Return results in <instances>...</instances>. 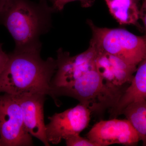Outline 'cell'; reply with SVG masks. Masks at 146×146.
<instances>
[{
	"instance_id": "1",
	"label": "cell",
	"mask_w": 146,
	"mask_h": 146,
	"mask_svg": "<svg viewBox=\"0 0 146 146\" xmlns=\"http://www.w3.org/2000/svg\"><path fill=\"white\" fill-rule=\"evenodd\" d=\"M41 51L14 50L0 75V93L13 96L41 94L51 97V82L57 68L56 59L46 60Z\"/></svg>"
},
{
	"instance_id": "2",
	"label": "cell",
	"mask_w": 146,
	"mask_h": 146,
	"mask_svg": "<svg viewBox=\"0 0 146 146\" xmlns=\"http://www.w3.org/2000/svg\"><path fill=\"white\" fill-rule=\"evenodd\" d=\"M55 12L48 3L7 0L0 11V24L13 37L15 50L41 51L40 36L52 27V17Z\"/></svg>"
},
{
	"instance_id": "3",
	"label": "cell",
	"mask_w": 146,
	"mask_h": 146,
	"mask_svg": "<svg viewBox=\"0 0 146 146\" xmlns=\"http://www.w3.org/2000/svg\"><path fill=\"white\" fill-rule=\"evenodd\" d=\"M87 23L92 33L90 44L96 49L136 66L146 58L145 36H137L124 29L100 27L90 20Z\"/></svg>"
},
{
	"instance_id": "4",
	"label": "cell",
	"mask_w": 146,
	"mask_h": 146,
	"mask_svg": "<svg viewBox=\"0 0 146 146\" xmlns=\"http://www.w3.org/2000/svg\"><path fill=\"white\" fill-rule=\"evenodd\" d=\"M96 50V68L101 77L105 90L113 105V108L130 85L137 66L128 64L108 53Z\"/></svg>"
},
{
	"instance_id": "5",
	"label": "cell",
	"mask_w": 146,
	"mask_h": 146,
	"mask_svg": "<svg viewBox=\"0 0 146 146\" xmlns=\"http://www.w3.org/2000/svg\"><path fill=\"white\" fill-rule=\"evenodd\" d=\"M32 145L17 98L7 94L0 95V146Z\"/></svg>"
},
{
	"instance_id": "6",
	"label": "cell",
	"mask_w": 146,
	"mask_h": 146,
	"mask_svg": "<svg viewBox=\"0 0 146 146\" xmlns=\"http://www.w3.org/2000/svg\"><path fill=\"white\" fill-rule=\"evenodd\" d=\"M92 112L89 108L80 103L75 107L48 118L46 125V136L50 144L57 145L73 134H80L88 125Z\"/></svg>"
},
{
	"instance_id": "7",
	"label": "cell",
	"mask_w": 146,
	"mask_h": 146,
	"mask_svg": "<svg viewBox=\"0 0 146 146\" xmlns=\"http://www.w3.org/2000/svg\"><path fill=\"white\" fill-rule=\"evenodd\" d=\"M87 138L96 146L115 144L133 146L140 141L138 133L127 119L101 120L87 134Z\"/></svg>"
},
{
	"instance_id": "8",
	"label": "cell",
	"mask_w": 146,
	"mask_h": 146,
	"mask_svg": "<svg viewBox=\"0 0 146 146\" xmlns=\"http://www.w3.org/2000/svg\"><path fill=\"white\" fill-rule=\"evenodd\" d=\"M46 96L35 94L15 96L21 106L24 123L29 133L39 139L45 146H49L44 121V106Z\"/></svg>"
},
{
	"instance_id": "9",
	"label": "cell",
	"mask_w": 146,
	"mask_h": 146,
	"mask_svg": "<svg viewBox=\"0 0 146 146\" xmlns=\"http://www.w3.org/2000/svg\"><path fill=\"white\" fill-rule=\"evenodd\" d=\"M130 85L117 104L109 110L111 119L121 115L123 110L129 104L146 100V57L138 64Z\"/></svg>"
},
{
	"instance_id": "10",
	"label": "cell",
	"mask_w": 146,
	"mask_h": 146,
	"mask_svg": "<svg viewBox=\"0 0 146 146\" xmlns=\"http://www.w3.org/2000/svg\"><path fill=\"white\" fill-rule=\"evenodd\" d=\"M110 13L121 25H136L139 19V9L133 0H105Z\"/></svg>"
},
{
	"instance_id": "11",
	"label": "cell",
	"mask_w": 146,
	"mask_h": 146,
	"mask_svg": "<svg viewBox=\"0 0 146 146\" xmlns=\"http://www.w3.org/2000/svg\"><path fill=\"white\" fill-rule=\"evenodd\" d=\"M136 129L144 146H146V100L128 105L121 112Z\"/></svg>"
},
{
	"instance_id": "12",
	"label": "cell",
	"mask_w": 146,
	"mask_h": 146,
	"mask_svg": "<svg viewBox=\"0 0 146 146\" xmlns=\"http://www.w3.org/2000/svg\"><path fill=\"white\" fill-rule=\"evenodd\" d=\"M75 1H79L82 7L88 8L93 5L95 0H53L52 6L55 12L61 11L67 4Z\"/></svg>"
},
{
	"instance_id": "13",
	"label": "cell",
	"mask_w": 146,
	"mask_h": 146,
	"mask_svg": "<svg viewBox=\"0 0 146 146\" xmlns=\"http://www.w3.org/2000/svg\"><path fill=\"white\" fill-rule=\"evenodd\" d=\"M65 140L66 145L68 146H96L88 138H83L80 134L70 135Z\"/></svg>"
},
{
	"instance_id": "14",
	"label": "cell",
	"mask_w": 146,
	"mask_h": 146,
	"mask_svg": "<svg viewBox=\"0 0 146 146\" xmlns=\"http://www.w3.org/2000/svg\"><path fill=\"white\" fill-rule=\"evenodd\" d=\"M2 46V44L0 43V75L5 68L9 59V54L4 52Z\"/></svg>"
},
{
	"instance_id": "15",
	"label": "cell",
	"mask_w": 146,
	"mask_h": 146,
	"mask_svg": "<svg viewBox=\"0 0 146 146\" xmlns=\"http://www.w3.org/2000/svg\"><path fill=\"white\" fill-rule=\"evenodd\" d=\"M139 19L143 24L146 38V0H143L141 8L139 9Z\"/></svg>"
},
{
	"instance_id": "16",
	"label": "cell",
	"mask_w": 146,
	"mask_h": 146,
	"mask_svg": "<svg viewBox=\"0 0 146 146\" xmlns=\"http://www.w3.org/2000/svg\"><path fill=\"white\" fill-rule=\"evenodd\" d=\"M7 0H0V11L2 9L4 5L5 4Z\"/></svg>"
},
{
	"instance_id": "17",
	"label": "cell",
	"mask_w": 146,
	"mask_h": 146,
	"mask_svg": "<svg viewBox=\"0 0 146 146\" xmlns=\"http://www.w3.org/2000/svg\"><path fill=\"white\" fill-rule=\"evenodd\" d=\"M40 2L48 3V1H50L52 3L53 0H39Z\"/></svg>"
},
{
	"instance_id": "18",
	"label": "cell",
	"mask_w": 146,
	"mask_h": 146,
	"mask_svg": "<svg viewBox=\"0 0 146 146\" xmlns=\"http://www.w3.org/2000/svg\"><path fill=\"white\" fill-rule=\"evenodd\" d=\"M133 1L137 3H138L139 1H141V0H133Z\"/></svg>"
}]
</instances>
